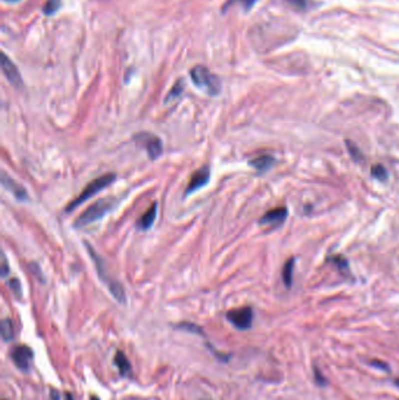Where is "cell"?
<instances>
[{"label":"cell","instance_id":"277c9868","mask_svg":"<svg viewBox=\"0 0 399 400\" xmlns=\"http://www.w3.org/2000/svg\"><path fill=\"white\" fill-rule=\"evenodd\" d=\"M88 250H89L90 255H92V257H93L94 262H95V264H96V268H97V272H99V274H100V277H101L103 282L106 283V286L109 288L110 293H112V295H114V297H115L116 300L120 302V303H126V293H124L123 287L121 286V284L115 280H108V276H107L106 269H105V267H103L101 259H100L99 255L94 252L93 248L90 246H88Z\"/></svg>","mask_w":399,"mask_h":400},{"label":"cell","instance_id":"ffe728a7","mask_svg":"<svg viewBox=\"0 0 399 400\" xmlns=\"http://www.w3.org/2000/svg\"><path fill=\"white\" fill-rule=\"evenodd\" d=\"M372 176L374 177V178L381 180V182H384V180L387 179L386 170H385L381 165H374L373 166V168H372Z\"/></svg>","mask_w":399,"mask_h":400},{"label":"cell","instance_id":"e0dca14e","mask_svg":"<svg viewBox=\"0 0 399 400\" xmlns=\"http://www.w3.org/2000/svg\"><path fill=\"white\" fill-rule=\"evenodd\" d=\"M184 90V81L183 80H179V81L176 82V85L172 87V89L170 90V93L166 96L165 102H171V101L178 99L180 96V94L183 93Z\"/></svg>","mask_w":399,"mask_h":400},{"label":"cell","instance_id":"cb8c5ba5","mask_svg":"<svg viewBox=\"0 0 399 400\" xmlns=\"http://www.w3.org/2000/svg\"><path fill=\"white\" fill-rule=\"evenodd\" d=\"M4 2H8V3H15V2H18V0H4Z\"/></svg>","mask_w":399,"mask_h":400},{"label":"cell","instance_id":"d4e9b609","mask_svg":"<svg viewBox=\"0 0 399 400\" xmlns=\"http://www.w3.org/2000/svg\"><path fill=\"white\" fill-rule=\"evenodd\" d=\"M67 400H73V399H72V395H71V394H67Z\"/></svg>","mask_w":399,"mask_h":400},{"label":"cell","instance_id":"7402d4cb","mask_svg":"<svg viewBox=\"0 0 399 400\" xmlns=\"http://www.w3.org/2000/svg\"><path fill=\"white\" fill-rule=\"evenodd\" d=\"M9 286L12 288L13 289V291H15V293L18 295V294H22V289H20V282L18 280H16V279H13V280H11L9 282Z\"/></svg>","mask_w":399,"mask_h":400},{"label":"cell","instance_id":"5bb4252c","mask_svg":"<svg viewBox=\"0 0 399 400\" xmlns=\"http://www.w3.org/2000/svg\"><path fill=\"white\" fill-rule=\"evenodd\" d=\"M114 361H115V365L120 370L121 374L126 375L131 371L130 361L127 358L126 354L122 352V351H117L115 357H114Z\"/></svg>","mask_w":399,"mask_h":400},{"label":"cell","instance_id":"30bf717a","mask_svg":"<svg viewBox=\"0 0 399 400\" xmlns=\"http://www.w3.org/2000/svg\"><path fill=\"white\" fill-rule=\"evenodd\" d=\"M288 214V211L286 207H277L273 208L267 212L266 214H263L261 219H260V224L261 225H280L286 220Z\"/></svg>","mask_w":399,"mask_h":400},{"label":"cell","instance_id":"6da1fadb","mask_svg":"<svg viewBox=\"0 0 399 400\" xmlns=\"http://www.w3.org/2000/svg\"><path fill=\"white\" fill-rule=\"evenodd\" d=\"M116 200L114 198H106V199L97 200L92 206H89L83 213L78 218L74 226L78 228L85 227L87 225L93 224L103 217H106L115 206Z\"/></svg>","mask_w":399,"mask_h":400},{"label":"cell","instance_id":"8992f818","mask_svg":"<svg viewBox=\"0 0 399 400\" xmlns=\"http://www.w3.org/2000/svg\"><path fill=\"white\" fill-rule=\"evenodd\" d=\"M228 322H231L235 328L240 330L249 329L253 322V311L249 307L233 309L226 315Z\"/></svg>","mask_w":399,"mask_h":400},{"label":"cell","instance_id":"603a6c76","mask_svg":"<svg viewBox=\"0 0 399 400\" xmlns=\"http://www.w3.org/2000/svg\"><path fill=\"white\" fill-rule=\"evenodd\" d=\"M2 274L3 276H6V274H8V270H9V267H8V263H6V259H5V255L3 256V267H2Z\"/></svg>","mask_w":399,"mask_h":400},{"label":"cell","instance_id":"9c48e42d","mask_svg":"<svg viewBox=\"0 0 399 400\" xmlns=\"http://www.w3.org/2000/svg\"><path fill=\"white\" fill-rule=\"evenodd\" d=\"M2 67H3V72H4V74L6 75V78H8L9 81L11 82L13 86L16 87L22 86L23 81H22V76H20V73L18 72V69H17L15 64H13L5 54L2 55Z\"/></svg>","mask_w":399,"mask_h":400},{"label":"cell","instance_id":"5b68a950","mask_svg":"<svg viewBox=\"0 0 399 400\" xmlns=\"http://www.w3.org/2000/svg\"><path fill=\"white\" fill-rule=\"evenodd\" d=\"M135 141L142 147L145 148L148 152L149 158L155 161L157 159L163 152V143L161 138L152 134H138L135 136Z\"/></svg>","mask_w":399,"mask_h":400},{"label":"cell","instance_id":"3957f363","mask_svg":"<svg viewBox=\"0 0 399 400\" xmlns=\"http://www.w3.org/2000/svg\"><path fill=\"white\" fill-rule=\"evenodd\" d=\"M115 179L116 176L114 175V173H107L105 176H101L99 177V178L92 180V182L83 189L81 194L66 207V211L72 212L73 210H75V207L80 206V205L85 203L86 200H88L89 198H92L93 196L99 193L101 190L106 189V187H108L109 185H112V184L115 182Z\"/></svg>","mask_w":399,"mask_h":400},{"label":"cell","instance_id":"2e32d148","mask_svg":"<svg viewBox=\"0 0 399 400\" xmlns=\"http://www.w3.org/2000/svg\"><path fill=\"white\" fill-rule=\"evenodd\" d=\"M293 269H294V259H289L284 263L282 270L283 282L287 287H290L291 281H293Z\"/></svg>","mask_w":399,"mask_h":400},{"label":"cell","instance_id":"ac0fdd59","mask_svg":"<svg viewBox=\"0 0 399 400\" xmlns=\"http://www.w3.org/2000/svg\"><path fill=\"white\" fill-rule=\"evenodd\" d=\"M177 328L183 329V330H185V331H189V332L198 333V335H204L203 329L200 328L199 325L193 324V323H190V322H184V323H180V324L177 325Z\"/></svg>","mask_w":399,"mask_h":400},{"label":"cell","instance_id":"7c38bea8","mask_svg":"<svg viewBox=\"0 0 399 400\" xmlns=\"http://www.w3.org/2000/svg\"><path fill=\"white\" fill-rule=\"evenodd\" d=\"M156 217H157V204L154 203L151 205V207H149V210L140 218V220L137 222V227L143 231H147L152 226Z\"/></svg>","mask_w":399,"mask_h":400},{"label":"cell","instance_id":"52a82bcc","mask_svg":"<svg viewBox=\"0 0 399 400\" xmlns=\"http://www.w3.org/2000/svg\"><path fill=\"white\" fill-rule=\"evenodd\" d=\"M11 358L17 367L27 372L33 364V351L27 345H17L11 350Z\"/></svg>","mask_w":399,"mask_h":400},{"label":"cell","instance_id":"4fadbf2b","mask_svg":"<svg viewBox=\"0 0 399 400\" xmlns=\"http://www.w3.org/2000/svg\"><path fill=\"white\" fill-rule=\"evenodd\" d=\"M274 158L272 156H260V157H256L254 159H252L249 162V165L253 166V168L258 170L260 172H265L267 170H269L274 165Z\"/></svg>","mask_w":399,"mask_h":400},{"label":"cell","instance_id":"9a60e30c","mask_svg":"<svg viewBox=\"0 0 399 400\" xmlns=\"http://www.w3.org/2000/svg\"><path fill=\"white\" fill-rule=\"evenodd\" d=\"M2 336H3V339H4L5 342H9V340H11L13 338V336H15V328H13V324H12L11 319H9V318L3 319V322H2Z\"/></svg>","mask_w":399,"mask_h":400},{"label":"cell","instance_id":"d6986e66","mask_svg":"<svg viewBox=\"0 0 399 400\" xmlns=\"http://www.w3.org/2000/svg\"><path fill=\"white\" fill-rule=\"evenodd\" d=\"M60 6H61V0H50V2L45 5V9H44L45 15H48V16L54 15V13L57 12L59 9H60Z\"/></svg>","mask_w":399,"mask_h":400},{"label":"cell","instance_id":"7a4b0ae2","mask_svg":"<svg viewBox=\"0 0 399 400\" xmlns=\"http://www.w3.org/2000/svg\"><path fill=\"white\" fill-rule=\"evenodd\" d=\"M191 79L198 88L204 89L211 96H216L220 93L221 82L219 78L203 66H196L191 71Z\"/></svg>","mask_w":399,"mask_h":400},{"label":"cell","instance_id":"44dd1931","mask_svg":"<svg viewBox=\"0 0 399 400\" xmlns=\"http://www.w3.org/2000/svg\"><path fill=\"white\" fill-rule=\"evenodd\" d=\"M346 147H348L349 151H350V155H351L353 158L357 159V161L362 158V154H360V151L358 150V149H357V147H356L355 144H353V143H350V142H348V144H346Z\"/></svg>","mask_w":399,"mask_h":400},{"label":"cell","instance_id":"ba28073f","mask_svg":"<svg viewBox=\"0 0 399 400\" xmlns=\"http://www.w3.org/2000/svg\"><path fill=\"white\" fill-rule=\"evenodd\" d=\"M210 176H211L210 166L205 165L203 166V168H200L199 170H197V171L192 175V177L190 178L189 185L186 187V194L196 192V191L200 190L202 187L205 186L206 184L209 183Z\"/></svg>","mask_w":399,"mask_h":400},{"label":"cell","instance_id":"8fae6325","mask_svg":"<svg viewBox=\"0 0 399 400\" xmlns=\"http://www.w3.org/2000/svg\"><path fill=\"white\" fill-rule=\"evenodd\" d=\"M2 183H3V185H4L6 189L10 191V192H12L13 196H15L18 200L24 201L29 198L26 190L24 189L20 184L17 183L16 180H13L11 177H9L8 175H6L5 172L2 173Z\"/></svg>","mask_w":399,"mask_h":400}]
</instances>
